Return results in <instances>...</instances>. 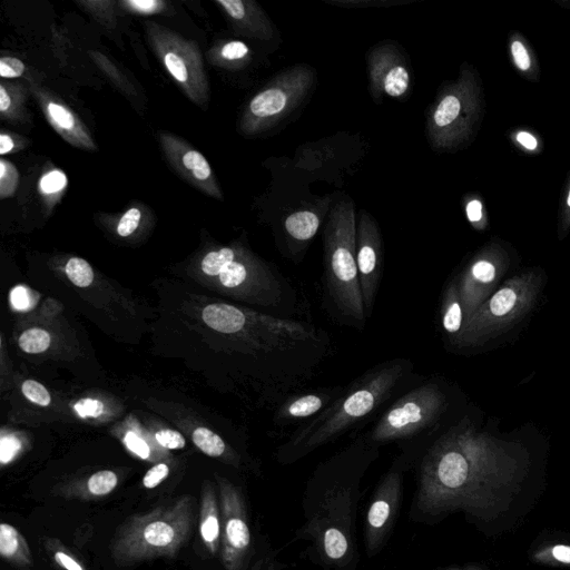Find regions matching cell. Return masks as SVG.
Segmentation results:
<instances>
[{"label": "cell", "mask_w": 570, "mask_h": 570, "mask_svg": "<svg viewBox=\"0 0 570 570\" xmlns=\"http://www.w3.org/2000/svg\"><path fill=\"white\" fill-rule=\"evenodd\" d=\"M376 456V446L360 440L320 465L307 484L298 537L314 543L321 558L338 568L353 561L361 479Z\"/></svg>", "instance_id": "cell-1"}, {"label": "cell", "mask_w": 570, "mask_h": 570, "mask_svg": "<svg viewBox=\"0 0 570 570\" xmlns=\"http://www.w3.org/2000/svg\"><path fill=\"white\" fill-rule=\"evenodd\" d=\"M411 370L407 360L396 358L366 372L328 407L298 429L279 449L278 459L292 462L342 435L387 401Z\"/></svg>", "instance_id": "cell-2"}, {"label": "cell", "mask_w": 570, "mask_h": 570, "mask_svg": "<svg viewBox=\"0 0 570 570\" xmlns=\"http://www.w3.org/2000/svg\"><path fill=\"white\" fill-rule=\"evenodd\" d=\"M325 293L331 307L344 323L363 328L366 315L356 266V219L350 198L336 202L328 212L323 233Z\"/></svg>", "instance_id": "cell-3"}, {"label": "cell", "mask_w": 570, "mask_h": 570, "mask_svg": "<svg viewBox=\"0 0 570 570\" xmlns=\"http://www.w3.org/2000/svg\"><path fill=\"white\" fill-rule=\"evenodd\" d=\"M194 498L131 517L115 533L110 551L116 563L131 566L156 558H173L188 541L195 521Z\"/></svg>", "instance_id": "cell-4"}, {"label": "cell", "mask_w": 570, "mask_h": 570, "mask_svg": "<svg viewBox=\"0 0 570 570\" xmlns=\"http://www.w3.org/2000/svg\"><path fill=\"white\" fill-rule=\"evenodd\" d=\"M314 83V71L295 65L272 79L248 102L240 120L245 135H258L287 118L307 97Z\"/></svg>", "instance_id": "cell-5"}, {"label": "cell", "mask_w": 570, "mask_h": 570, "mask_svg": "<svg viewBox=\"0 0 570 570\" xmlns=\"http://www.w3.org/2000/svg\"><path fill=\"white\" fill-rule=\"evenodd\" d=\"M442 407L443 395L439 387L425 383L393 403L374 425L366 441L376 446L416 435L436 420Z\"/></svg>", "instance_id": "cell-6"}, {"label": "cell", "mask_w": 570, "mask_h": 570, "mask_svg": "<svg viewBox=\"0 0 570 570\" xmlns=\"http://www.w3.org/2000/svg\"><path fill=\"white\" fill-rule=\"evenodd\" d=\"M146 26L150 46L166 70L190 100L204 105L208 81L197 43L155 22Z\"/></svg>", "instance_id": "cell-7"}, {"label": "cell", "mask_w": 570, "mask_h": 570, "mask_svg": "<svg viewBox=\"0 0 570 570\" xmlns=\"http://www.w3.org/2000/svg\"><path fill=\"white\" fill-rule=\"evenodd\" d=\"M222 517L220 559L226 570H244L252 548L244 497L239 489L225 479H218Z\"/></svg>", "instance_id": "cell-8"}, {"label": "cell", "mask_w": 570, "mask_h": 570, "mask_svg": "<svg viewBox=\"0 0 570 570\" xmlns=\"http://www.w3.org/2000/svg\"><path fill=\"white\" fill-rule=\"evenodd\" d=\"M370 91L379 102L386 96L406 97L412 87V76L403 53L393 41H383L367 52Z\"/></svg>", "instance_id": "cell-9"}, {"label": "cell", "mask_w": 570, "mask_h": 570, "mask_svg": "<svg viewBox=\"0 0 570 570\" xmlns=\"http://www.w3.org/2000/svg\"><path fill=\"white\" fill-rule=\"evenodd\" d=\"M383 244L374 218L360 210L356 222V266L366 318L371 316L382 274Z\"/></svg>", "instance_id": "cell-10"}, {"label": "cell", "mask_w": 570, "mask_h": 570, "mask_svg": "<svg viewBox=\"0 0 570 570\" xmlns=\"http://www.w3.org/2000/svg\"><path fill=\"white\" fill-rule=\"evenodd\" d=\"M399 471L389 472L379 484L365 519V544L368 556L376 553L389 532L401 497Z\"/></svg>", "instance_id": "cell-11"}, {"label": "cell", "mask_w": 570, "mask_h": 570, "mask_svg": "<svg viewBox=\"0 0 570 570\" xmlns=\"http://www.w3.org/2000/svg\"><path fill=\"white\" fill-rule=\"evenodd\" d=\"M159 138L168 161L183 178L208 196L223 199L212 167L198 150L173 134L161 132Z\"/></svg>", "instance_id": "cell-12"}, {"label": "cell", "mask_w": 570, "mask_h": 570, "mask_svg": "<svg viewBox=\"0 0 570 570\" xmlns=\"http://www.w3.org/2000/svg\"><path fill=\"white\" fill-rule=\"evenodd\" d=\"M37 97L48 122L67 142L96 150L89 130L72 110L43 91L37 92Z\"/></svg>", "instance_id": "cell-13"}, {"label": "cell", "mask_w": 570, "mask_h": 570, "mask_svg": "<svg viewBox=\"0 0 570 570\" xmlns=\"http://www.w3.org/2000/svg\"><path fill=\"white\" fill-rule=\"evenodd\" d=\"M225 11L234 28L248 37L271 40L274 26L265 11L252 0H216Z\"/></svg>", "instance_id": "cell-14"}, {"label": "cell", "mask_w": 570, "mask_h": 570, "mask_svg": "<svg viewBox=\"0 0 570 570\" xmlns=\"http://www.w3.org/2000/svg\"><path fill=\"white\" fill-rule=\"evenodd\" d=\"M344 387L321 389L285 400L276 411L277 424H289L307 417H315L336 401Z\"/></svg>", "instance_id": "cell-15"}, {"label": "cell", "mask_w": 570, "mask_h": 570, "mask_svg": "<svg viewBox=\"0 0 570 570\" xmlns=\"http://www.w3.org/2000/svg\"><path fill=\"white\" fill-rule=\"evenodd\" d=\"M199 533L212 556L220 550L222 517L219 498L210 483H204L199 504Z\"/></svg>", "instance_id": "cell-16"}, {"label": "cell", "mask_w": 570, "mask_h": 570, "mask_svg": "<svg viewBox=\"0 0 570 570\" xmlns=\"http://www.w3.org/2000/svg\"><path fill=\"white\" fill-rule=\"evenodd\" d=\"M321 223L322 215L318 209H302L288 215L284 227L295 246H305L315 236Z\"/></svg>", "instance_id": "cell-17"}, {"label": "cell", "mask_w": 570, "mask_h": 570, "mask_svg": "<svg viewBox=\"0 0 570 570\" xmlns=\"http://www.w3.org/2000/svg\"><path fill=\"white\" fill-rule=\"evenodd\" d=\"M203 320L217 332L234 334L244 326L246 314L233 305L216 303L204 308Z\"/></svg>", "instance_id": "cell-18"}, {"label": "cell", "mask_w": 570, "mask_h": 570, "mask_svg": "<svg viewBox=\"0 0 570 570\" xmlns=\"http://www.w3.org/2000/svg\"><path fill=\"white\" fill-rule=\"evenodd\" d=\"M0 554L17 567L31 564V551L22 534L10 523L0 524Z\"/></svg>", "instance_id": "cell-19"}, {"label": "cell", "mask_w": 570, "mask_h": 570, "mask_svg": "<svg viewBox=\"0 0 570 570\" xmlns=\"http://www.w3.org/2000/svg\"><path fill=\"white\" fill-rule=\"evenodd\" d=\"M250 59V50L246 43L232 40L224 43L218 50V60L229 68L244 67Z\"/></svg>", "instance_id": "cell-20"}, {"label": "cell", "mask_w": 570, "mask_h": 570, "mask_svg": "<svg viewBox=\"0 0 570 570\" xmlns=\"http://www.w3.org/2000/svg\"><path fill=\"white\" fill-rule=\"evenodd\" d=\"M193 442L209 456H222L226 451L223 439L206 428H197L193 432Z\"/></svg>", "instance_id": "cell-21"}, {"label": "cell", "mask_w": 570, "mask_h": 570, "mask_svg": "<svg viewBox=\"0 0 570 570\" xmlns=\"http://www.w3.org/2000/svg\"><path fill=\"white\" fill-rule=\"evenodd\" d=\"M118 484V476L110 470L94 473L87 481V491L90 495L101 498L109 494Z\"/></svg>", "instance_id": "cell-22"}, {"label": "cell", "mask_w": 570, "mask_h": 570, "mask_svg": "<svg viewBox=\"0 0 570 570\" xmlns=\"http://www.w3.org/2000/svg\"><path fill=\"white\" fill-rule=\"evenodd\" d=\"M238 255L239 253H236L230 247H223L218 250L210 252L204 257L202 269L205 274L210 276L219 275L222 269Z\"/></svg>", "instance_id": "cell-23"}, {"label": "cell", "mask_w": 570, "mask_h": 570, "mask_svg": "<svg viewBox=\"0 0 570 570\" xmlns=\"http://www.w3.org/2000/svg\"><path fill=\"white\" fill-rule=\"evenodd\" d=\"M65 272L69 281L78 287H87L94 281L90 264L80 257L70 258L66 264Z\"/></svg>", "instance_id": "cell-24"}, {"label": "cell", "mask_w": 570, "mask_h": 570, "mask_svg": "<svg viewBox=\"0 0 570 570\" xmlns=\"http://www.w3.org/2000/svg\"><path fill=\"white\" fill-rule=\"evenodd\" d=\"M50 335L47 331L38 327L29 328L19 337V346L22 351L36 354L45 352L50 345Z\"/></svg>", "instance_id": "cell-25"}, {"label": "cell", "mask_w": 570, "mask_h": 570, "mask_svg": "<svg viewBox=\"0 0 570 570\" xmlns=\"http://www.w3.org/2000/svg\"><path fill=\"white\" fill-rule=\"evenodd\" d=\"M19 185V173L16 166L4 158L0 159V198L13 196Z\"/></svg>", "instance_id": "cell-26"}, {"label": "cell", "mask_w": 570, "mask_h": 570, "mask_svg": "<svg viewBox=\"0 0 570 570\" xmlns=\"http://www.w3.org/2000/svg\"><path fill=\"white\" fill-rule=\"evenodd\" d=\"M68 179L66 174L60 169H52L46 173L40 181L39 189L45 196L60 194L67 186Z\"/></svg>", "instance_id": "cell-27"}, {"label": "cell", "mask_w": 570, "mask_h": 570, "mask_svg": "<svg viewBox=\"0 0 570 570\" xmlns=\"http://www.w3.org/2000/svg\"><path fill=\"white\" fill-rule=\"evenodd\" d=\"M120 4L126 10L140 14L159 13L166 9V2L161 0H124Z\"/></svg>", "instance_id": "cell-28"}, {"label": "cell", "mask_w": 570, "mask_h": 570, "mask_svg": "<svg viewBox=\"0 0 570 570\" xmlns=\"http://www.w3.org/2000/svg\"><path fill=\"white\" fill-rule=\"evenodd\" d=\"M515 293L510 288L499 291L490 301V311L497 316L507 314L514 305Z\"/></svg>", "instance_id": "cell-29"}, {"label": "cell", "mask_w": 570, "mask_h": 570, "mask_svg": "<svg viewBox=\"0 0 570 570\" xmlns=\"http://www.w3.org/2000/svg\"><path fill=\"white\" fill-rule=\"evenodd\" d=\"M23 395L31 402L46 406L51 402V397L47 389L33 380H27L22 384Z\"/></svg>", "instance_id": "cell-30"}, {"label": "cell", "mask_w": 570, "mask_h": 570, "mask_svg": "<svg viewBox=\"0 0 570 570\" xmlns=\"http://www.w3.org/2000/svg\"><path fill=\"white\" fill-rule=\"evenodd\" d=\"M462 308L456 301H450L445 307L442 317V325L449 333H455L461 328Z\"/></svg>", "instance_id": "cell-31"}, {"label": "cell", "mask_w": 570, "mask_h": 570, "mask_svg": "<svg viewBox=\"0 0 570 570\" xmlns=\"http://www.w3.org/2000/svg\"><path fill=\"white\" fill-rule=\"evenodd\" d=\"M141 212L136 208H129L120 218L117 225L119 236L126 237L132 234L139 225Z\"/></svg>", "instance_id": "cell-32"}, {"label": "cell", "mask_w": 570, "mask_h": 570, "mask_svg": "<svg viewBox=\"0 0 570 570\" xmlns=\"http://www.w3.org/2000/svg\"><path fill=\"white\" fill-rule=\"evenodd\" d=\"M21 449L20 441L13 435H2L0 441V461L1 464L10 463Z\"/></svg>", "instance_id": "cell-33"}, {"label": "cell", "mask_w": 570, "mask_h": 570, "mask_svg": "<svg viewBox=\"0 0 570 570\" xmlns=\"http://www.w3.org/2000/svg\"><path fill=\"white\" fill-rule=\"evenodd\" d=\"M26 70L24 63L13 57H2L0 59V76L3 79H13L23 75Z\"/></svg>", "instance_id": "cell-34"}, {"label": "cell", "mask_w": 570, "mask_h": 570, "mask_svg": "<svg viewBox=\"0 0 570 570\" xmlns=\"http://www.w3.org/2000/svg\"><path fill=\"white\" fill-rule=\"evenodd\" d=\"M124 442L128 450H130L134 454L139 456L140 459L147 460L150 458V448L148 443L137 435L135 432L129 431L126 433L124 438Z\"/></svg>", "instance_id": "cell-35"}, {"label": "cell", "mask_w": 570, "mask_h": 570, "mask_svg": "<svg viewBox=\"0 0 570 570\" xmlns=\"http://www.w3.org/2000/svg\"><path fill=\"white\" fill-rule=\"evenodd\" d=\"M156 441L165 449H183L186 444L184 436L174 430H161L155 434Z\"/></svg>", "instance_id": "cell-36"}, {"label": "cell", "mask_w": 570, "mask_h": 570, "mask_svg": "<svg viewBox=\"0 0 570 570\" xmlns=\"http://www.w3.org/2000/svg\"><path fill=\"white\" fill-rule=\"evenodd\" d=\"M169 474V468L166 463H158L150 468L142 478V484L146 489H154L160 484Z\"/></svg>", "instance_id": "cell-37"}, {"label": "cell", "mask_w": 570, "mask_h": 570, "mask_svg": "<svg viewBox=\"0 0 570 570\" xmlns=\"http://www.w3.org/2000/svg\"><path fill=\"white\" fill-rule=\"evenodd\" d=\"M52 558L55 562L63 570H86L72 554L65 549H52Z\"/></svg>", "instance_id": "cell-38"}, {"label": "cell", "mask_w": 570, "mask_h": 570, "mask_svg": "<svg viewBox=\"0 0 570 570\" xmlns=\"http://www.w3.org/2000/svg\"><path fill=\"white\" fill-rule=\"evenodd\" d=\"M76 412L82 416L97 417L101 414L104 405L100 401L94 399H81L75 404Z\"/></svg>", "instance_id": "cell-39"}, {"label": "cell", "mask_w": 570, "mask_h": 570, "mask_svg": "<svg viewBox=\"0 0 570 570\" xmlns=\"http://www.w3.org/2000/svg\"><path fill=\"white\" fill-rule=\"evenodd\" d=\"M494 274V266L487 261H479L471 268L472 278L482 283L491 282Z\"/></svg>", "instance_id": "cell-40"}, {"label": "cell", "mask_w": 570, "mask_h": 570, "mask_svg": "<svg viewBox=\"0 0 570 570\" xmlns=\"http://www.w3.org/2000/svg\"><path fill=\"white\" fill-rule=\"evenodd\" d=\"M10 299L12 306L16 309L24 311L30 306V297L28 291L22 286L14 287L12 289Z\"/></svg>", "instance_id": "cell-41"}, {"label": "cell", "mask_w": 570, "mask_h": 570, "mask_svg": "<svg viewBox=\"0 0 570 570\" xmlns=\"http://www.w3.org/2000/svg\"><path fill=\"white\" fill-rule=\"evenodd\" d=\"M13 95L6 88L4 85L0 86V112L2 117H11L16 111L12 101Z\"/></svg>", "instance_id": "cell-42"}, {"label": "cell", "mask_w": 570, "mask_h": 570, "mask_svg": "<svg viewBox=\"0 0 570 570\" xmlns=\"http://www.w3.org/2000/svg\"><path fill=\"white\" fill-rule=\"evenodd\" d=\"M512 55L514 57L517 66L522 69L527 70L530 66V59L525 51V48L523 45L519 41H514L512 43Z\"/></svg>", "instance_id": "cell-43"}, {"label": "cell", "mask_w": 570, "mask_h": 570, "mask_svg": "<svg viewBox=\"0 0 570 570\" xmlns=\"http://www.w3.org/2000/svg\"><path fill=\"white\" fill-rule=\"evenodd\" d=\"M466 215L470 222H479L482 217V205L479 200H471L466 205Z\"/></svg>", "instance_id": "cell-44"}, {"label": "cell", "mask_w": 570, "mask_h": 570, "mask_svg": "<svg viewBox=\"0 0 570 570\" xmlns=\"http://www.w3.org/2000/svg\"><path fill=\"white\" fill-rule=\"evenodd\" d=\"M552 554L558 561L570 563V547L558 544L553 548Z\"/></svg>", "instance_id": "cell-45"}, {"label": "cell", "mask_w": 570, "mask_h": 570, "mask_svg": "<svg viewBox=\"0 0 570 570\" xmlns=\"http://www.w3.org/2000/svg\"><path fill=\"white\" fill-rule=\"evenodd\" d=\"M14 141L12 137L6 132H1L0 135V154L6 155L13 150Z\"/></svg>", "instance_id": "cell-46"}, {"label": "cell", "mask_w": 570, "mask_h": 570, "mask_svg": "<svg viewBox=\"0 0 570 570\" xmlns=\"http://www.w3.org/2000/svg\"><path fill=\"white\" fill-rule=\"evenodd\" d=\"M518 141L528 149H534L537 147L535 138L528 132H519L517 136Z\"/></svg>", "instance_id": "cell-47"}, {"label": "cell", "mask_w": 570, "mask_h": 570, "mask_svg": "<svg viewBox=\"0 0 570 570\" xmlns=\"http://www.w3.org/2000/svg\"><path fill=\"white\" fill-rule=\"evenodd\" d=\"M568 204L570 205V194H569V197H568Z\"/></svg>", "instance_id": "cell-48"}]
</instances>
